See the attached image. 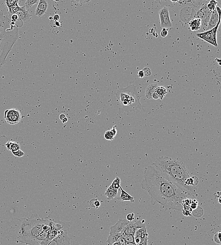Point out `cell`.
Here are the masks:
<instances>
[{"mask_svg": "<svg viewBox=\"0 0 221 245\" xmlns=\"http://www.w3.org/2000/svg\"><path fill=\"white\" fill-rule=\"evenodd\" d=\"M141 185L150 196L152 205L159 203L170 209L182 210L183 201L190 196L165 179L152 165L145 168Z\"/></svg>", "mask_w": 221, "mask_h": 245, "instance_id": "1", "label": "cell"}, {"mask_svg": "<svg viewBox=\"0 0 221 245\" xmlns=\"http://www.w3.org/2000/svg\"><path fill=\"white\" fill-rule=\"evenodd\" d=\"M49 219L36 215L24 218H13L8 224L7 236L11 240L28 245H36V239L50 224Z\"/></svg>", "mask_w": 221, "mask_h": 245, "instance_id": "2", "label": "cell"}, {"mask_svg": "<svg viewBox=\"0 0 221 245\" xmlns=\"http://www.w3.org/2000/svg\"><path fill=\"white\" fill-rule=\"evenodd\" d=\"M151 165L184 193L190 196L196 194L195 187H189L186 185V182L191 177L183 162L168 156H161L156 159Z\"/></svg>", "mask_w": 221, "mask_h": 245, "instance_id": "3", "label": "cell"}, {"mask_svg": "<svg viewBox=\"0 0 221 245\" xmlns=\"http://www.w3.org/2000/svg\"><path fill=\"white\" fill-rule=\"evenodd\" d=\"M19 38V27L3 13L0 14V67L5 64L9 53Z\"/></svg>", "mask_w": 221, "mask_h": 245, "instance_id": "4", "label": "cell"}, {"mask_svg": "<svg viewBox=\"0 0 221 245\" xmlns=\"http://www.w3.org/2000/svg\"><path fill=\"white\" fill-rule=\"evenodd\" d=\"M116 96L125 112H135L142 109L143 106L140 101L142 95L135 85L118 89Z\"/></svg>", "mask_w": 221, "mask_h": 245, "instance_id": "5", "label": "cell"}, {"mask_svg": "<svg viewBox=\"0 0 221 245\" xmlns=\"http://www.w3.org/2000/svg\"><path fill=\"white\" fill-rule=\"evenodd\" d=\"M220 22L221 20L219 21L218 23L214 28L205 32L197 33L196 36L197 37L203 40L213 46L217 47L218 46L217 43V33Z\"/></svg>", "mask_w": 221, "mask_h": 245, "instance_id": "6", "label": "cell"}, {"mask_svg": "<svg viewBox=\"0 0 221 245\" xmlns=\"http://www.w3.org/2000/svg\"><path fill=\"white\" fill-rule=\"evenodd\" d=\"M4 119L7 123L10 125H17L21 120L22 116L17 108H11L5 111Z\"/></svg>", "mask_w": 221, "mask_h": 245, "instance_id": "7", "label": "cell"}, {"mask_svg": "<svg viewBox=\"0 0 221 245\" xmlns=\"http://www.w3.org/2000/svg\"><path fill=\"white\" fill-rule=\"evenodd\" d=\"M212 12H210L207 8V5H204L198 10L196 14V18L200 19L201 27L204 30H206Z\"/></svg>", "mask_w": 221, "mask_h": 245, "instance_id": "8", "label": "cell"}, {"mask_svg": "<svg viewBox=\"0 0 221 245\" xmlns=\"http://www.w3.org/2000/svg\"><path fill=\"white\" fill-rule=\"evenodd\" d=\"M159 16L160 19V27L162 28H171L172 23L169 16L168 9L166 7H163L159 10Z\"/></svg>", "mask_w": 221, "mask_h": 245, "instance_id": "9", "label": "cell"}, {"mask_svg": "<svg viewBox=\"0 0 221 245\" xmlns=\"http://www.w3.org/2000/svg\"><path fill=\"white\" fill-rule=\"evenodd\" d=\"M221 9L219 7H216V9L212 12L206 31L214 28L218 23L219 21L221 20Z\"/></svg>", "mask_w": 221, "mask_h": 245, "instance_id": "10", "label": "cell"}, {"mask_svg": "<svg viewBox=\"0 0 221 245\" xmlns=\"http://www.w3.org/2000/svg\"><path fill=\"white\" fill-rule=\"evenodd\" d=\"M47 245H70V237L68 235L67 231L58 235Z\"/></svg>", "mask_w": 221, "mask_h": 245, "instance_id": "11", "label": "cell"}, {"mask_svg": "<svg viewBox=\"0 0 221 245\" xmlns=\"http://www.w3.org/2000/svg\"><path fill=\"white\" fill-rule=\"evenodd\" d=\"M179 15L181 20L184 22L190 21L193 19V17L196 16L194 10L189 7L182 9Z\"/></svg>", "mask_w": 221, "mask_h": 245, "instance_id": "12", "label": "cell"}, {"mask_svg": "<svg viewBox=\"0 0 221 245\" xmlns=\"http://www.w3.org/2000/svg\"><path fill=\"white\" fill-rule=\"evenodd\" d=\"M48 2L46 0H39L37 7L35 11V15L39 18L42 17V16L46 12L48 9Z\"/></svg>", "mask_w": 221, "mask_h": 245, "instance_id": "13", "label": "cell"}, {"mask_svg": "<svg viewBox=\"0 0 221 245\" xmlns=\"http://www.w3.org/2000/svg\"><path fill=\"white\" fill-rule=\"evenodd\" d=\"M16 14L18 16L19 20H21L23 22L28 21L32 18V15L29 13V10L26 9L25 5L23 7H21V9Z\"/></svg>", "mask_w": 221, "mask_h": 245, "instance_id": "14", "label": "cell"}, {"mask_svg": "<svg viewBox=\"0 0 221 245\" xmlns=\"http://www.w3.org/2000/svg\"><path fill=\"white\" fill-rule=\"evenodd\" d=\"M119 189H120V191H121V194H120L119 197L117 198L118 200L121 201H129L132 203L135 202V199H134V197L130 195L128 193H127L126 191H124L121 187V186H120Z\"/></svg>", "mask_w": 221, "mask_h": 245, "instance_id": "15", "label": "cell"}, {"mask_svg": "<svg viewBox=\"0 0 221 245\" xmlns=\"http://www.w3.org/2000/svg\"><path fill=\"white\" fill-rule=\"evenodd\" d=\"M189 28L192 31L200 30L201 26L200 19L198 18H195L190 21L189 23Z\"/></svg>", "mask_w": 221, "mask_h": 245, "instance_id": "16", "label": "cell"}, {"mask_svg": "<svg viewBox=\"0 0 221 245\" xmlns=\"http://www.w3.org/2000/svg\"><path fill=\"white\" fill-rule=\"evenodd\" d=\"M117 192L118 189H115L110 185L106 189L104 195L108 198V200H111L117 197Z\"/></svg>", "mask_w": 221, "mask_h": 245, "instance_id": "17", "label": "cell"}, {"mask_svg": "<svg viewBox=\"0 0 221 245\" xmlns=\"http://www.w3.org/2000/svg\"><path fill=\"white\" fill-rule=\"evenodd\" d=\"M159 86L157 84H151L149 85L145 91V96L148 99H152V95L153 93L156 91V89Z\"/></svg>", "mask_w": 221, "mask_h": 245, "instance_id": "18", "label": "cell"}, {"mask_svg": "<svg viewBox=\"0 0 221 245\" xmlns=\"http://www.w3.org/2000/svg\"><path fill=\"white\" fill-rule=\"evenodd\" d=\"M5 146L7 150L12 151V152L21 150V146L19 144L15 141H8L5 144Z\"/></svg>", "mask_w": 221, "mask_h": 245, "instance_id": "19", "label": "cell"}, {"mask_svg": "<svg viewBox=\"0 0 221 245\" xmlns=\"http://www.w3.org/2000/svg\"><path fill=\"white\" fill-rule=\"evenodd\" d=\"M156 93L159 96V99H163L166 95L167 90L166 88L164 86H158L156 89Z\"/></svg>", "mask_w": 221, "mask_h": 245, "instance_id": "20", "label": "cell"}, {"mask_svg": "<svg viewBox=\"0 0 221 245\" xmlns=\"http://www.w3.org/2000/svg\"><path fill=\"white\" fill-rule=\"evenodd\" d=\"M19 3H21V1H19V2L14 4L10 9L8 10V13L10 15L12 16L13 14H16L21 9V7L19 6Z\"/></svg>", "mask_w": 221, "mask_h": 245, "instance_id": "21", "label": "cell"}, {"mask_svg": "<svg viewBox=\"0 0 221 245\" xmlns=\"http://www.w3.org/2000/svg\"><path fill=\"white\" fill-rule=\"evenodd\" d=\"M217 4V1L215 0H212L207 3V6L210 12H213L216 9Z\"/></svg>", "mask_w": 221, "mask_h": 245, "instance_id": "22", "label": "cell"}, {"mask_svg": "<svg viewBox=\"0 0 221 245\" xmlns=\"http://www.w3.org/2000/svg\"><path fill=\"white\" fill-rule=\"evenodd\" d=\"M38 3H39V0H27L25 1V6L27 10H29V9L31 7Z\"/></svg>", "mask_w": 221, "mask_h": 245, "instance_id": "23", "label": "cell"}, {"mask_svg": "<svg viewBox=\"0 0 221 245\" xmlns=\"http://www.w3.org/2000/svg\"><path fill=\"white\" fill-rule=\"evenodd\" d=\"M89 204L93 208H98L100 207V202L96 198H93L89 202Z\"/></svg>", "mask_w": 221, "mask_h": 245, "instance_id": "24", "label": "cell"}, {"mask_svg": "<svg viewBox=\"0 0 221 245\" xmlns=\"http://www.w3.org/2000/svg\"><path fill=\"white\" fill-rule=\"evenodd\" d=\"M120 183H121L120 179L118 177H117L116 179L113 180L111 185L113 188L118 190V189H119L120 186Z\"/></svg>", "mask_w": 221, "mask_h": 245, "instance_id": "25", "label": "cell"}, {"mask_svg": "<svg viewBox=\"0 0 221 245\" xmlns=\"http://www.w3.org/2000/svg\"><path fill=\"white\" fill-rule=\"evenodd\" d=\"M123 239L125 240L126 242L134 243V235H129V234H124L123 236Z\"/></svg>", "mask_w": 221, "mask_h": 245, "instance_id": "26", "label": "cell"}, {"mask_svg": "<svg viewBox=\"0 0 221 245\" xmlns=\"http://www.w3.org/2000/svg\"><path fill=\"white\" fill-rule=\"evenodd\" d=\"M221 234V232L219 231L218 233L215 234L213 237V240L214 242L216 243V244H219V245L221 244V240H220Z\"/></svg>", "mask_w": 221, "mask_h": 245, "instance_id": "27", "label": "cell"}, {"mask_svg": "<svg viewBox=\"0 0 221 245\" xmlns=\"http://www.w3.org/2000/svg\"><path fill=\"white\" fill-rule=\"evenodd\" d=\"M104 137L106 140H109V141H113L115 138L114 136H113L112 133L110 131H107L105 132Z\"/></svg>", "mask_w": 221, "mask_h": 245, "instance_id": "28", "label": "cell"}, {"mask_svg": "<svg viewBox=\"0 0 221 245\" xmlns=\"http://www.w3.org/2000/svg\"><path fill=\"white\" fill-rule=\"evenodd\" d=\"M19 2V1H13V0H7L5 1L6 5L8 10L10 9L12 7L14 4H15L16 3Z\"/></svg>", "mask_w": 221, "mask_h": 245, "instance_id": "29", "label": "cell"}, {"mask_svg": "<svg viewBox=\"0 0 221 245\" xmlns=\"http://www.w3.org/2000/svg\"><path fill=\"white\" fill-rule=\"evenodd\" d=\"M12 154H13L15 156L17 157H22V156H24V152L23 151H22L21 150H19L18 151H15V152H12Z\"/></svg>", "mask_w": 221, "mask_h": 245, "instance_id": "30", "label": "cell"}, {"mask_svg": "<svg viewBox=\"0 0 221 245\" xmlns=\"http://www.w3.org/2000/svg\"><path fill=\"white\" fill-rule=\"evenodd\" d=\"M142 70L143 72L144 76H148L151 75V70H150V69L149 68V67H144Z\"/></svg>", "mask_w": 221, "mask_h": 245, "instance_id": "31", "label": "cell"}, {"mask_svg": "<svg viewBox=\"0 0 221 245\" xmlns=\"http://www.w3.org/2000/svg\"><path fill=\"white\" fill-rule=\"evenodd\" d=\"M89 1H71V3L72 5H75L76 6L78 5H82L84 4L85 3H88Z\"/></svg>", "mask_w": 221, "mask_h": 245, "instance_id": "32", "label": "cell"}, {"mask_svg": "<svg viewBox=\"0 0 221 245\" xmlns=\"http://www.w3.org/2000/svg\"><path fill=\"white\" fill-rule=\"evenodd\" d=\"M168 34V30L166 28H163L161 32H160V36L161 37L165 38L166 37Z\"/></svg>", "mask_w": 221, "mask_h": 245, "instance_id": "33", "label": "cell"}, {"mask_svg": "<svg viewBox=\"0 0 221 245\" xmlns=\"http://www.w3.org/2000/svg\"><path fill=\"white\" fill-rule=\"evenodd\" d=\"M135 219V215L134 213H131V214H128L126 216V220L129 222H132V220H134Z\"/></svg>", "mask_w": 221, "mask_h": 245, "instance_id": "34", "label": "cell"}, {"mask_svg": "<svg viewBox=\"0 0 221 245\" xmlns=\"http://www.w3.org/2000/svg\"><path fill=\"white\" fill-rule=\"evenodd\" d=\"M116 127H117V126H113V128H112V129L110 130L111 132L112 133V135H113V136L115 137V136L117 135V128H116Z\"/></svg>", "mask_w": 221, "mask_h": 245, "instance_id": "35", "label": "cell"}, {"mask_svg": "<svg viewBox=\"0 0 221 245\" xmlns=\"http://www.w3.org/2000/svg\"><path fill=\"white\" fill-rule=\"evenodd\" d=\"M11 21L12 22H16L19 21V18H18V16L16 14L12 15L11 16Z\"/></svg>", "mask_w": 221, "mask_h": 245, "instance_id": "36", "label": "cell"}, {"mask_svg": "<svg viewBox=\"0 0 221 245\" xmlns=\"http://www.w3.org/2000/svg\"><path fill=\"white\" fill-rule=\"evenodd\" d=\"M60 19V16L58 14H55L53 17V21H58Z\"/></svg>", "mask_w": 221, "mask_h": 245, "instance_id": "37", "label": "cell"}, {"mask_svg": "<svg viewBox=\"0 0 221 245\" xmlns=\"http://www.w3.org/2000/svg\"><path fill=\"white\" fill-rule=\"evenodd\" d=\"M138 76L139 78H142L144 77L143 72L142 70L139 71L138 73Z\"/></svg>", "mask_w": 221, "mask_h": 245, "instance_id": "38", "label": "cell"}, {"mask_svg": "<svg viewBox=\"0 0 221 245\" xmlns=\"http://www.w3.org/2000/svg\"><path fill=\"white\" fill-rule=\"evenodd\" d=\"M152 99L154 100L159 99V96L156 93V91H155L153 93L152 95Z\"/></svg>", "mask_w": 221, "mask_h": 245, "instance_id": "39", "label": "cell"}, {"mask_svg": "<svg viewBox=\"0 0 221 245\" xmlns=\"http://www.w3.org/2000/svg\"><path fill=\"white\" fill-rule=\"evenodd\" d=\"M55 27H60L61 26V24L59 21H54Z\"/></svg>", "mask_w": 221, "mask_h": 245, "instance_id": "40", "label": "cell"}, {"mask_svg": "<svg viewBox=\"0 0 221 245\" xmlns=\"http://www.w3.org/2000/svg\"><path fill=\"white\" fill-rule=\"evenodd\" d=\"M66 117V115L65 114H61L60 115V117H59V118H60V120H62L64 118H65Z\"/></svg>", "mask_w": 221, "mask_h": 245, "instance_id": "41", "label": "cell"}, {"mask_svg": "<svg viewBox=\"0 0 221 245\" xmlns=\"http://www.w3.org/2000/svg\"><path fill=\"white\" fill-rule=\"evenodd\" d=\"M148 239H147L143 243H140V244H138L136 245H148Z\"/></svg>", "mask_w": 221, "mask_h": 245, "instance_id": "42", "label": "cell"}, {"mask_svg": "<svg viewBox=\"0 0 221 245\" xmlns=\"http://www.w3.org/2000/svg\"><path fill=\"white\" fill-rule=\"evenodd\" d=\"M67 121H68V119H67V117H66L65 118H64L62 120V122L63 124H66L67 122Z\"/></svg>", "mask_w": 221, "mask_h": 245, "instance_id": "43", "label": "cell"}, {"mask_svg": "<svg viewBox=\"0 0 221 245\" xmlns=\"http://www.w3.org/2000/svg\"><path fill=\"white\" fill-rule=\"evenodd\" d=\"M49 19H50V20H51H51H52V19H53V17H49Z\"/></svg>", "mask_w": 221, "mask_h": 245, "instance_id": "44", "label": "cell"}]
</instances>
